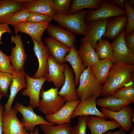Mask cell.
<instances>
[{
	"label": "cell",
	"instance_id": "6da1fadb",
	"mask_svg": "<svg viewBox=\"0 0 134 134\" xmlns=\"http://www.w3.org/2000/svg\"><path fill=\"white\" fill-rule=\"evenodd\" d=\"M134 65L121 62L113 64L106 80L102 86L101 98L111 96L134 79Z\"/></svg>",
	"mask_w": 134,
	"mask_h": 134
},
{
	"label": "cell",
	"instance_id": "7a4b0ae2",
	"mask_svg": "<svg viewBox=\"0 0 134 134\" xmlns=\"http://www.w3.org/2000/svg\"><path fill=\"white\" fill-rule=\"evenodd\" d=\"M78 86L76 91L80 101L91 97L97 99L100 96L103 85L97 80L91 66L84 69L81 74Z\"/></svg>",
	"mask_w": 134,
	"mask_h": 134
},
{
	"label": "cell",
	"instance_id": "3957f363",
	"mask_svg": "<svg viewBox=\"0 0 134 134\" xmlns=\"http://www.w3.org/2000/svg\"><path fill=\"white\" fill-rule=\"evenodd\" d=\"M87 11L83 9L64 16L55 14L52 17L53 20L68 31L77 35L84 36L86 30L85 18Z\"/></svg>",
	"mask_w": 134,
	"mask_h": 134
},
{
	"label": "cell",
	"instance_id": "277c9868",
	"mask_svg": "<svg viewBox=\"0 0 134 134\" xmlns=\"http://www.w3.org/2000/svg\"><path fill=\"white\" fill-rule=\"evenodd\" d=\"M59 88L52 87L45 91L42 87L40 94L38 110L46 115L55 113L64 105L66 100L58 95Z\"/></svg>",
	"mask_w": 134,
	"mask_h": 134
},
{
	"label": "cell",
	"instance_id": "5b68a950",
	"mask_svg": "<svg viewBox=\"0 0 134 134\" xmlns=\"http://www.w3.org/2000/svg\"><path fill=\"white\" fill-rule=\"evenodd\" d=\"M125 28L123 29L118 36L111 43L113 51L111 60L113 64L119 62L134 65V51L129 49L125 40Z\"/></svg>",
	"mask_w": 134,
	"mask_h": 134
},
{
	"label": "cell",
	"instance_id": "8992f818",
	"mask_svg": "<svg viewBox=\"0 0 134 134\" xmlns=\"http://www.w3.org/2000/svg\"><path fill=\"white\" fill-rule=\"evenodd\" d=\"M125 15L126 13L125 9L107 1L102 0L98 9L96 10L89 9L87 11L85 22H88Z\"/></svg>",
	"mask_w": 134,
	"mask_h": 134
},
{
	"label": "cell",
	"instance_id": "52a82bcc",
	"mask_svg": "<svg viewBox=\"0 0 134 134\" xmlns=\"http://www.w3.org/2000/svg\"><path fill=\"white\" fill-rule=\"evenodd\" d=\"M12 108L22 115L21 122L27 131L34 132L35 126L41 124L54 125L48 122L42 116L36 114L33 110L34 108L30 105L26 106L17 102Z\"/></svg>",
	"mask_w": 134,
	"mask_h": 134
},
{
	"label": "cell",
	"instance_id": "ba28073f",
	"mask_svg": "<svg viewBox=\"0 0 134 134\" xmlns=\"http://www.w3.org/2000/svg\"><path fill=\"white\" fill-rule=\"evenodd\" d=\"M11 43L15 46L11 47V54L9 56L12 67L15 73H17L23 70L27 58L21 34L12 35L11 37Z\"/></svg>",
	"mask_w": 134,
	"mask_h": 134
},
{
	"label": "cell",
	"instance_id": "9c48e42d",
	"mask_svg": "<svg viewBox=\"0 0 134 134\" xmlns=\"http://www.w3.org/2000/svg\"><path fill=\"white\" fill-rule=\"evenodd\" d=\"M109 19L85 22L86 33L81 40L87 42L95 50L97 42L102 38L105 33Z\"/></svg>",
	"mask_w": 134,
	"mask_h": 134
},
{
	"label": "cell",
	"instance_id": "30bf717a",
	"mask_svg": "<svg viewBox=\"0 0 134 134\" xmlns=\"http://www.w3.org/2000/svg\"><path fill=\"white\" fill-rule=\"evenodd\" d=\"M102 113L108 118L116 121L126 132L133 127L132 117L134 116L133 109L129 105L124 106L120 111L114 112L104 107H101Z\"/></svg>",
	"mask_w": 134,
	"mask_h": 134
},
{
	"label": "cell",
	"instance_id": "8fae6325",
	"mask_svg": "<svg viewBox=\"0 0 134 134\" xmlns=\"http://www.w3.org/2000/svg\"><path fill=\"white\" fill-rule=\"evenodd\" d=\"M34 43L33 49L36 57L38 63V67L36 72L32 76L34 78L45 77L48 73L47 59L50 55L49 49L41 41L38 43L35 40L31 38Z\"/></svg>",
	"mask_w": 134,
	"mask_h": 134
},
{
	"label": "cell",
	"instance_id": "7c38bea8",
	"mask_svg": "<svg viewBox=\"0 0 134 134\" xmlns=\"http://www.w3.org/2000/svg\"><path fill=\"white\" fill-rule=\"evenodd\" d=\"M50 22L33 23L26 21L12 26L15 34L19 32L26 33L39 43L42 41L43 34L50 24Z\"/></svg>",
	"mask_w": 134,
	"mask_h": 134
},
{
	"label": "cell",
	"instance_id": "4fadbf2b",
	"mask_svg": "<svg viewBox=\"0 0 134 134\" xmlns=\"http://www.w3.org/2000/svg\"><path fill=\"white\" fill-rule=\"evenodd\" d=\"M26 87L23 90L22 95L29 97V105L34 108L38 107L40 101V91L42 85L46 81V78H34L26 74Z\"/></svg>",
	"mask_w": 134,
	"mask_h": 134
},
{
	"label": "cell",
	"instance_id": "5bb4252c",
	"mask_svg": "<svg viewBox=\"0 0 134 134\" xmlns=\"http://www.w3.org/2000/svg\"><path fill=\"white\" fill-rule=\"evenodd\" d=\"M80 101V99L67 101L63 107L56 112L46 115L45 119L48 122L54 125L70 123L72 113Z\"/></svg>",
	"mask_w": 134,
	"mask_h": 134
},
{
	"label": "cell",
	"instance_id": "9a60e30c",
	"mask_svg": "<svg viewBox=\"0 0 134 134\" xmlns=\"http://www.w3.org/2000/svg\"><path fill=\"white\" fill-rule=\"evenodd\" d=\"M26 73L24 68L13 75L12 80L9 87L10 93L7 102L4 104L5 109L2 115L8 114L16 95L20 90L26 87Z\"/></svg>",
	"mask_w": 134,
	"mask_h": 134
},
{
	"label": "cell",
	"instance_id": "2e32d148",
	"mask_svg": "<svg viewBox=\"0 0 134 134\" xmlns=\"http://www.w3.org/2000/svg\"><path fill=\"white\" fill-rule=\"evenodd\" d=\"M106 119L95 116H86L87 127L91 134H102L109 130L121 127L115 121H107Z\"/></svg>",
	"mask_w": 134,
	"mask_h": 134
},
{
	"label": "cell",
	"instance_id": "e0dca14e",
	"mask_svg": "<svg viewBox=\"0 0 134 134\" xmlns=\"http://www.w3.org/2000/svg\"><path fill=\"white\" fill-rule=\"evenodd\" d=\"M65 64L64 71L65 81L61 90L58 92V95L63 97L66 101L76 100L79 98L76 93L74 73L68 64L66 63Z\"/></svg>",
	"mask_w": 134,
	"mask_h": 134
},
{
	"label": "cell",
	"instance_id": "ac0fdd59",
	"mask_svg": "<svg viewBox=\"0 0 134 134\" xmlns=\"http://www.w3.org/2000/svg\"><path fill=\"white\" fill-rule=\"evenodd\" d=\"M17 112L12 108L8 114L2 115L3 134H25L27 132L17 116Z\"/></svg>",
	"mask_w": 134,
	"mask_h": 134
},
{
	"label": "cell",
	"instance_id": "d6986e66",
	"mask_svg": "<svg viewBox=\"0 0 134 134\" xmlns=\"http://www.w3.org/2000/svg\"><path fill=\"white\" fill-rule=\"evenodd\" d=\"M47 62L49 71L45 76L46 80L52 82L55 87H62L65 79L64 73L65 63L59 64L51 55L47 59Z\"/></svg>",
	"mask_w": 134,
	"mask_h": 134
},
{
	"label": "cell",
	"instance_id": "ffe728a7",
	"mask_svg": "<svg viewBox=\"0 0 134 134\" xmlns=\"http://www.w3.org/2000/svg\"><path fill=\"white\" fill-rule=\"evenodd\" d=\"M91 97L86 100L80 101L73 111L71 119L80 116H95L106 119L108 118L97 108L96 99Z\"/></svg>",
	"mask_w": 134,
	"mask_h": 134
},
{
	"label": "cell",
	"instance_id": "44dd1931",
	"mask_svg": "<svg viewBox=\"0 0 134 134\" xmlns=\"http://www.w3.org/2000/svg\"><path fill=\"white\" fill-rule=\"evenodd\" d=\"M53 0H19L24 8L30 12L47 15L52 17L55 14L53 7Z\"/></svg>",
	"mask_w": 134,
	"mask_h": 134
},
{
	"label": "cell",
	"instance_id": "7402d4cb",
	"mask_svg": "<svg viewBox=\"0 0 134 134\" xmlns=\"http://www.w3.org/2000/svg\"><path fill=\"white\" fill-rule=\"evenodd\" d=\"M44 41L49 49L50 55L57 63L60 64L65 63V57L70 51L71 48L51 37L45 38Z\"/></svg>",
	"mask_w": 134,
	"mask_h": 134
},
{
	"label": "cell",
	"instance_id": "603a6c76",
	"mask_svg": "<svg viewBox=\"0 0 134 134\" xmlns=\"http://www.w3.org/2000/svg\"><path fill=\"white\" fill-rule=\"evenodd\" d=\"M50 37L71 48L76 40L75 34L58 26L49 24L46 29Z\"/></svg>",
	"mask_w": 134,
	"mask_h": 134
},
{
	"label": "cell",
	"instance_id": "cb8c5ba5",
	"mask_svg": "<svg viewBox=\"0 0 134 134\" xmlns=\"http://www.w3.org/2000/svg\"><path fill=\"white\" fill-rule=\"evenodd\" d=\"M127 22L126 15L109 19L105 33L102 37H106L111 40L114 39L121 31L125 28Z\"/></svg>",
	"mask_w": 134,
	"mask_h": 134
},
{
	"label": "cell",
	"instance_id": "d4e9b609",
	"mask_svg": "<svg viewBox=\"0 0 134 134\" xmlns=\"http://www.w3.org/2000/svg\"><path fill=\"white\" fill-rule=\"evenodd\" d=\"M24 8L19 0H0V24L5 23L15 12Z\"/></svg>",
	"mask_w": 134,
	"mask_h": 134
},
{
	"label": "cell",
	"instance_id": "484cf974",
	"mask_svg": "<svg viewBox=\"0 0 134 134\" xmlns=\"http://www.w3.org/2000/svg\"><path fill=\"white\" fill-rule=\"evenodd\" d=\"M77 52L85 69L89 66H92L100 60L95 50L85 41L81 40Z\"/></svg>",
	"mask_w": 134,
	"mask_h": 134
},
{
	"label": "cell",
	"instance_id": "4316f807",
	"mask_svg": "<svg viewBox=\"0 0 134 134\" xmlns=\"http://www.w3.org/2000/svg\"><path fill=\"white\" fill-rule=\"evenodd\" d=\"M65 63L69 62L75 74V82L76 86L79 85L80 76L85 69L78 54L76 47L74 45L64 58Z\"/></svg>",
	"mask_w": 134,
	"mask_h": 134
},
{
	"label": "cell",
	"instance_id": "83f0119b",
	"mask_svg": "<svg viewBox=\"0 0 134 134\" xmlns=\"http://www.w3.org/2000/svg\"><path fill=\"white\" fill-rule=\"evenodd\" d=\"M111 58L99 60L91 66L92 72L98 82L102 85L106 81L113 64Z\"/></svg>",
	"mask_w": 134,
	"mask_h": 134
},
{
	"label": "cell",
	"instance_id": "f1b7e54d",
	"mask_svg": "<svg viewBox=\"0 0 134 134\" xmlns=\"http://www.w3.org/2000/svg\"><path fill=\"white\" fill-rule=\"evenodd\" d=\"M96 103L98 106L101 107L105 108L113 111L117 112L121 110L124 106L129 105L131 102L110 96L98 98Z\"/></svg>",
	"mask_w": 134,
	"mask_h": 134
},
{
	"label": "cell",
	"instance_id": "f546056e",
	"mask_svg": "<svg viewBox=\"0 0 134 134\" xmlns=\"http://www.w3.org/2000/svg\"><path fill=\"white\" fill-rule=\"evenodd\" d=\"M102 0H73L69 8L71 14L84 9L88 8L94 10L100 7Z\"/></svg>",
	"mask_w": 134,
	"mask_h": 134
},
{
	"label": "cell",
	"instance_id": "4dcf8cb0",
	"mask_svg": "<svg viewBox=\"0 0 134 134\" xmlns=\"http://www.w3.org/2000/svg\"><path fill=\"white\" fill-rule=\"evenodd\" d=\"M95 51L100 60L111 58L113 53V49L109 41L103 38L97 42Z\"/></svg>",
	"mask_w": 134,
	"mask_h": 134
},
{
	"label": "cell",
	"instance_id": "1f68e13d",
	"mask_svg": "<svg viewBox=\"0 0 134 134\" xmlns=\"http://www.w3.org/2000/svg\"><path fill=\"white\" fill-rule=\"evenodd\" d=\"M120 99L134 103V79L125 87L117 89L111 95Z\"/></svg>",
	"mask_w": 134,
	"mask_h": 134
},
{
	"label": "cell",
	"instance_id": "d6a6232c",
	"mask_svg": "<svg viewBox=\"0 0 134 134\" xmlns=\"http://www.w3.org/2000/svg\"><path fill=\"white\" fill-rule=\"evenodd\" d=\"M44 133L46 134H71L72 128L70 123H65L60 125H40Z\"/></svg>",
	"mask_w": 134,
	"mask_h": 134
},
{
	"label": "cell",
	"instance_id": "836d02e7",
	"mask_svg": "<svg viewBox=\"0 0 134 134\" xmlns=\"http://www.w3.org/2000/svg\"><path fill=\"white\" fill-rule=\"evenodd\" d=\"M71 1V0H53V7L55 14L64 16L69 14Z\"/></svg>",
	"mask_w": 134,
	"mask_h": 134
},
{
	"label": "cell",
	"instance_id": "e575fe53",
	"mask_svg": "<svg viewBox=\"0 0 134 134\" xmlns=\"http://www.w3.org/2000/svg\"><path fill=\"white\" fill-rule=\"evenodd\" d=\"M124 4L127 19V23L125 31V36L134 32V9L130 4L128 0H125Z\"/></svg>",
	"mask_w": 134,
	"mask_h": 134
},
{
	"label": "cell",
	"instance_id": "d590c367",
	"mask_svg": "<svg viewBox=\"0 0 134 134\" xmlns=\"http://www.w3.org/2000/svg\"><path fill=\"white\" fill-rule=\"evenodd\" d=\"M13 75L0 71V94L2 96L8 97V89L12 81Z\"/></svg>",
	"mask_w": 134,
	"mask_h": 134
},
{
	"label": "cell",
	"instance_id": "8d00e7d4",
	"mask_svg": "<svg viewBox=\"0 0 134 134\" xmlns=\"http://www.w3.org/2000/svg\"><path fill=\"white\" fill-rule=\"evenodd\" d=\"M30 12L23 8L14 13L5 23L8 25L12 26L27 21Z\"/></svg>",
	"mask_w": 134,
	"mask_h": 134
},
{
	"label": "cell",
	"instance_id": "74e56055",
	"mask_svg": "<svg viewBox=\"0 0 134 134\" xmlns=\"http://www.w3.org/2000/svg\"><path fill=\"white\" fill-rule=\"evenodd\" d=\"M11 63L9 56H7L0 49V71L14 74L15 73Z\"/></svg>",
	"mask_w": 134,
	"mask_h": 134
},
{
	"label": "cell",
	"instance_id": "f35d334b",
	"mask_svg": "<svg viewBox=\"0 0 134 134\" xmlns=\"http://www.w3.org/2000/svg\"><path fill=\"white\" fill-rule=\"evenodd\" d=\"M86 116H79L77 124L72 128L71 134H86Z\"/></svg>",
	"mask_w": 134,
	"mask_h": 134
},
{
	"label": "cell",
	"instance_id": "ab89813d",
	"mask_svg": "<svg viewBox=\"0 0 134 134\" xmlns=\"http://www.w3.org/2000/svg\"><path fill=\"white\" fill-rule=\"evenodd\" d=\"M52 20V17L49 16L36 12H30L26 21L31 23H37L48 21H51Z\"/></svg>",
	"mask_w": 134,
	"mask_h": 134
},
{
	"label": "cell",
	"instance_id": "60d3db41",
	"mask_svg": "<svg viewBox=\"0 0 134 134\" xmlns=\"http://www.w3.org/2000/svg\"><path fill=\"white\" fill-rule=\"evenodd\" d=\"M125 40L128 48L134 51V32H133L125 36Z\"/></svg>",
	"mask_w": 134,
	"mask_h": 134
},
{
	"label": "cell",
	"instance_id": "b9f144b4",
	"mask_svg": "<svg viewBox=\"0 0 134 134\" xmlns=\"http://www.w3.org/2000/svg\"><path fill=\"white\" fill-rule=\"evenodd\" d=\"M5 33L11 34V31L9 26L5 23L0 24V44L2 43L1 41L2 35Z\"/></svg>",
	"mask_w": 134,
	"mask_h": 134
},
{
	"label": "cell",
	"instance_id": "7bdbcfd3",
	"mask_svg": "<svg viewBox=\"0 0 134 134\" xmlns=\"http://www.w3.org/2000/svg\"><path fill=\"white\" fill-rule=\"evenodd\" d=\"M125 0H108L107 1L119 7L124 8V3Z\"/></svg>",
	"mask_w": 134,
	"mask_h": 134
},
{
	"label": "cell",
	"instance_id": "ee69618b",
	"mask_svg": "<svg viewBox=\"0 0 134 134\" xmlns=\"http://www.w3.org/2000/svg\"><path fill=\"white\" fill-rule=\"evenodd\" d=\"M4 107L2 104H0V134H3L2 116L4 111Z\"/></svg>",
	"mask_w": 134,
	"mask_h": 134
},
{
	"label": "cell",
	"instance_id": "f6af8a7d",
	"mask_svg": "<svg viewBox=\"0 0 134 134\" xmlns=\"http://www.w3.org/2000/svg\"><path fill=\"white\" fill-rule=\"evenodd\" d=\"M122 129L118 131L112 132L110 130L107 131L102 134H126Z\"/></svg>",
	"mask_w": 134,
	"mask_h": 134
},
{
	"label": "cell",
	"instance_id": "bcb514c9",
	"mask_svg": "<svg viewBox=\"0 0 134 134\" xmlns=\"http://www.w3.org/2000/svg\"><path fill=\"white\" fill-rule=\"evenodd\" d=\"M130 4L133 8L134 7V0H128Z\"/></svg>",
	"mask_w": 134,
	"mask_h": 134
},
{
	"label": "cell",
	"instance_id": "7dc6e473",
	"mask_svg": "<svg viewBox=\"0 0 134 134\" xmlns=\"http://www.w3.org/2000/svg\"><path fill=\"white\" fill-rule=\"evenodd\" d=\"M31 134H39L38 130L37 128L34 129V132H31Z\"/></svg>",
	"mask_w": 134,
	"mask_h": 134
},
{
	"label": "cell",
	"instance_id": "c3c4849f",
	"mask_svg": "<svg viewBox=\"0 0 134 134\" xmlns=\"http://www.w3.org/2000/svg\"><path fill=\"white\" fill-rule=\"evenodd\" d=\"M129 134H134V129Z\"/></svg>",
	"mask_w": 134,
	"mask_h": 134
},
{
	"label": "cell",
	"instance_id": "681fc988",
	"mask_svg": "<svg viewBox=\"0 0 134 134\" xmlns=\"http://www.w3.org/2000/svg\"><path fill=\"white\" fill-rule=\"evenodd\" d=\"M2 97V96L0 94V100L1 99Z\"/></svg>",
	"mask_w": 134,
	"mask_h": 134
},
{
	"label": "cell",
	"instance_id": "f907efd6",
	"mask_svg": "<svg viewBox=\"0 0 134 134\" xmlns=\"http://www.w3.org/2000/svg\"><path fill=\"white\" fill-rule=\"evenodd\" d=\"M30 133H28V132L25 134H31V132H30Z\"/></svg>",
	"mask_w": 134,
	"mask_h": 134
}]
</instances>
